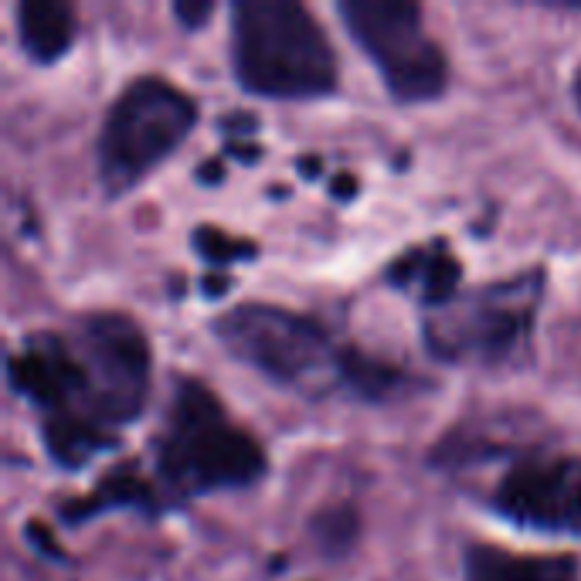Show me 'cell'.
Returning <instances> with one entry per match:
<instances>
[{
    "label": "cell",
    "instance_id": "cell-7",
    "mask_svg": "<svg viewBox=\"0 0 581 581\" xmlns=\"http://www.w3.org/2000/svg\"><path fill=\"white\" fill-rule=\"evenodd\" d=\"M89 378L92 408L116 435L147 412L153 395V344L140 320L123 310H92L68 323Z\"/></svg>",
    "mask_w": 581,
    "mask_h": 581
},
{
    "label": "cell",
    "instance_id": "cell-21",
    "mask_svg": "<svg viewBox=\"0 0 581 581\" xmlns=\"http://www.w3.org/2000/svg\"><path fill=\"white\" fill-rule=\"evenodd\" d=\"M568 96H571V106H575V109H578V116H581V62L575 65V72H571Z\"/></svg>",
    "mask_w": 581,
    "mask_h": 581
},
{
    "label": "cell",
    "instance_id": "cell-12",
    "mask_svg": "<svg viewBox=\"0 0 581 581\" xmlns=\"http://www.w3.org/2000/svg\"><path fill=\"white\" fill-rule=\"evenodd\" d=\"M459 581H581V561L568 551H514L493 541H469Z\"/></svg>",
    "mask_w": 581,
    "mask_h": 581
},
{
    "label": "cell",
    "instance_id": "cell-18",
    "mask_svg": "<svg viewBox=\"0 0 581 581\" xmlns=\"http://www.w3.org/2000/svg\"><path fill=\"white\" fill-rule=\"evenodd\" d=\"M198 181H201V184H221V181H225V160H221V157H208V160H201V167H198Z\"/></svg>",
    "mask_w": 581,
    "mask_h": 581
},
{
    "label": "cell",
    "instance_id": "cell-6",
    "mask_svg": "<svg viewBox=\"0 0 581 581\" xmlns=\"http://www.w3.org/2000/svg\"><path fill=\"white\" fill-rule=\"evenodd\" d=\"M347 38L378 72L398 106H429L449 92L452 68L442 41L425 24L415 0H337L333 4Z\"/></svg>",
    "mask_w": 581,
    "mask_h": 581
},
{
    "label": "cell",
    "instance_id": "cell-19",
    "mask_svg": "<svg viewBox=\"0 0 581 581\" xmlns=\"http://www.w3.org/2000/svg\"><path fill=\"white\" fill-rule=\"evenodd\" d=\"M330 187H333V198H340V201H350L357 194V181L350 174H337L330 181Z\"/></svg>",
    "mask_w": 581,
    "mask_h": 581
},
{
    "label": "cell",
    "instance_id": "cell-16",
    "mask_svg": "<svg viewBox=\"0 0 581 581\" xmlns=\"http://www.w3.org/2000/svg\"><path fill=\"white\" fill-rule=\"evenodd\" d=\"M170 14L184 31H201L215 17V0H174Z\"/></svg>",
    "mask_w": 581,
    "mask_h": 581
},
{
    "label": "cell",
    "instance_id": "cell-20",
    "mask_svg": "<svg viewBox=\"0 0 581 581\" xmlns=\"http://www.w3.org/2000/svg\"><path fill=\"white\" fill-rule=\"evenodd\" d=\"M228 286H232V276H225V272H221V276L218 272H208V279H204V293H208L211 299H215V293L218 296L225 293Z\"/></svg>",
    "mask_w": 581,
    "mask_h": 581
},
{
    "label": "cell",
    "instance_id": "cell-5",
    "mask_svg": "<svg viewBox=\"0 0 581 581\" xmlns=\"http://www.w3.org/2000/svg\"><path fill=\"white\" fill-rule=\"evenodd\" d=\"M201 123V102L167 75H133L109 99L92 143L99 191L130 198L187 143Z\"/></svg>",
    "mask_w": 581,
    "mask_h": 581
},
{
    "label": "cell",
    "instance_id": "cell-17",
    "mask_svg": "<svg viewBox=\"0 0 581 581\" xmlns=\"http://www.w3.org/2000/svg\"><path fill=\"white\" fill-rule=\"evenodd\" d=\"M24 534H28L31 541H38V544H34V548H38V551H45L48 558H58V561L65 558V554H62V548H58V541H51V534H48V527H45V524H38V520H31V524L24 527Z\"/></svg>",
    "mask_w": 581,
    "mask_h": 581
},
{
    "label": "cell",
    "instance_id": "cell-4",
    "mask_svg": "<svg viewBox=\"0 0 581 581\" xmlns=\"http://www.w3.org/2000/svg\"><path fill=\"white\" fill-rule=\"evenodd\" d=\"M548 269L531 266L463 289L442 310L422 313V347L432 361L469 371H514L534 354Z\"/></svg>",
    "mask_w": 581,
    "mask_h": 581
},
{
    "label": "cell",
    "instance_id": "cell-10",
    "mask_svg": "<svg viewBox=\"0 0 581 581\" xmlns=\"http://www.w3.org/2000/svg\"><path fill=\"white\" fill-rule=\"evenodd\" d=\"M381 279L384 286L405 293L425 313H432L463 293V262L449 249L446 238H429V242L408 245L405 252H398L381 269Z\"/></svg>",
    "mask_w": 581,
    "mask_h": 581
},
{
    "label": "cell",
    "instance_id": "cell-11",
    "mask_svg": "<svg viewBox=\"0 0 581 581\" xmlns=\"http://www.w3.org/2000/svg\"><path fill=\"white\" fill-rule=\"evenodd\" d=\"M116 510H133V514H143V517H160L170 510L157 480H150L136 459H123L113 469H106L85 497L65 500L58 507V517L68 527H79L102 514H116Z\"/></svg>",
    "mask_w": 581,
    "mask_h": 581
},
{
    "label": "cell",
    "instance_id": "cell-15",
    "mask_svg": "<svg viewBox=\"0 0 581 581\" xmlns=\"http://www.w3.org/2000/svg\"><path fill=\"white\" fill-rule=\"evenodd\" d=\"M191 245H194V252L218 272H225L228 266H235V262H249L259 255V245H255L252 238L228 235L225 228L208 225V221L191 228Z\"/></svg>",
    "mask_w": 581,
    "mask_h": 581
},
{
    "label": "cell",
    "instance_id": "cell-1",
    "mask_svg": "<svg viewBox=\"0 0 581 581\" xmlns=\"http://www.w3.org/2000/svg\"><path fill=\"white\" fill-rule=\"evenodd\" d=\"M208 330L232 361L306 401L395 405L429 388L408 367L350 344L320 316L283 303L245 299L211 316Z\"/></svg>",
    "mask_w": 581,
    "mask_h": 581
},
{
    "label": "cell",
    "instance_id": "cell-2",
    "mask_svg": "<svg viewBox=\"0 0 581 581\" xmlns=\"http://www.w3.org/2000/svg\"><path fill=\"white\" fill-rule=\"evenodd\" d=\"M153 480L170 510L211 493L252 490L269 476V452L228 412L204 378L174 374L167 405L150 435Z\"/></svg>",
    "mask_w": 581,
    "mask_h": 581
},
{
    "label": "cell",
    "instance_id": "cell-13",
    "mask_svg": "<svg viewBox=\"0 0 581 581\" xmlns=\"http://www.w3.org/2000/svg\"><path fill=\"white\" fill-rule=\"evenodd\" d=\"M14 38L31 65L48 68L79 41V11L68 0H17Z\"/></svg>",
    "mask_w": 581,
    "mask_h": 581
},
{
    "label": "cell",
    "instance_id": "cell-8",
    "mask_svg": "<svg viewBox=\"0 0 581 581\" xmlns=\"http://www.w3.org/2000/svg\"><path fill=\"white\" fill-rule=\"evenodd\" d=\"M483 507L520 531L581 537V452L554 449L551 439L520 449L503 463Z\"/></svg>",
    "mask_w": 581,
    "mask_h": 581
},
{
    "label": "cell",
    "instance_id": "cell-3",
    "mask_svg": "<svg viewBox=\"0 0 581 581\" xmlns=\"http://www.w3.org/2000/svg\"><path fill=\"white\" fill-rule=\"evenodd\" d=\"M228 68L252 99L323 102L340 92L337 48L299 0H232Z\"/></svg>",
    "mask_w": 581,
    "mask_h": 581
},
{
    "label": "cell",
    "instance_id": "cell-14",
    "mask_svg": "<svg viewBox=\"0 0 581 581\" xmlns=\"http://www.w3.org/2000/svg\"><path fill=\"white\" fill-rule=\"evenodd\" d=\"M306 531H310V541L320 554L347 558L354 551L357 537H361V514H357L354 503H327V507H320L310 517Z\"/></svg>",
    "mask_w": 581,
    "mask_h": 581
},
{
    "label": "cell",
    "instance_id": "cell-9",
    "mask_svg": "<svg viewBox=\"0 0 581 581\" xmlns=\"http://www.w3.org/2000/svg\"><path fill=\"white\" fill-rule=\"evenodd\" d=\"M524 422V415L503 412L459 418L432 442L425 463L439 473H466V469H480L486 463H507L520 449L551 439V435H534Z\"/></svg>",
    "mask_w": 581,
    "mask_h": 581
}]
</instances>
